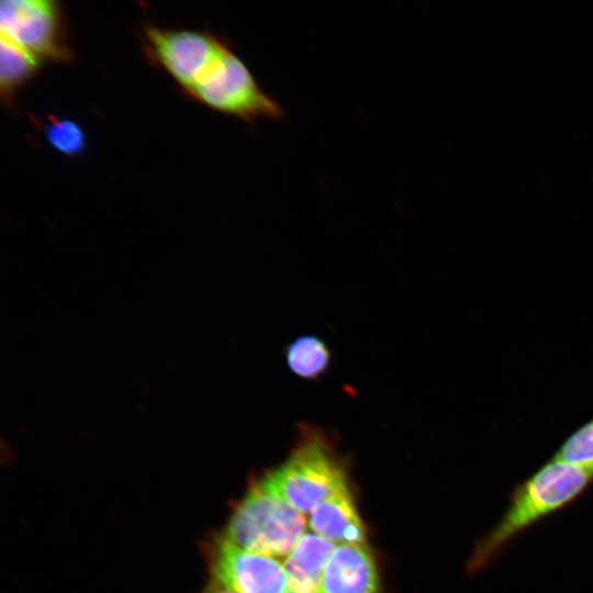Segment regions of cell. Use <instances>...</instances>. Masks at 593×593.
Listing matches in <instances>:
<instances>
[{
	"label": "cell",
	"instance_id": "2",
	"mask_svg": "<svg viewBox=\"0 0 593 593\" xmlns=\"http://www.w3.org/2000/svg\"><path fill=\"white\" fill-rule=\"evenodd\" d=\"M304 529L303 514L259 480L235 507L223 535L243 549L278 560L292 552Z\"/></svg>",
	"mask_w": 593,
	"mask_h": 593
},
{
	"label": "cell",
	"instance_id": "15",
	"mask_svg": "<svg viewBox=\"0 0 593 593\" xmlns=\"http://www.w3.org/2000/svg\"><path fill=\"white\" fill-rule=\"evenodd\" d=\"M201 593H236V592L212 580L210 584Z\"/></svg>",
	"mask_w": 593,
	"mask_h": 593
},
{
	"label": "cell",
	"instance_id": "9",
	"mask_svg": "<svg viewBox=\"0 0 593 593\" xmlns=\"http://www.w3.org/2000/svg\"><path fill=\"white\" fill-rule=\"evenodd\" d=\"M309 525L314 534L336 546H368L365 526L347 481L315 506L310 513Z\"/></svg>",
	"mask_w": 593,
	"mask_h": 593
},
{
	"label": "cell",
	"instance_id": "7",
	"mask_svg": "<svg viewBox=\"0 0 593 593\" xmlns=\"http://www.w3.org/2000/svg\"><path fill=\"white\" fill-rule=\"evenodd\" d=\"M212 580L236 593H287V577L279 560L232 542L223 534L204 545Z\"/></svg>",
	"mask_w": 593,
	"mask_h": 593
},
{
	"label": "cell",
	"instance_id": "12",
	"mask_svg": "<svg viewBox=\"0 0 593 593\" xmlns=\"http://www.w3.org/2000/svg\"><path fill=\"white\" fill-rule=\"evenodd\" d=\"M42 61L0 36V88L1 97L11 101L18 89L22 88L38 70Z\"/></svg>",
	"mask_w": 593,
	"mask_h": 593
},
{
	"label": "cell",
	"instance_id": "10",
	"mask_svg": "<svg viewBox=\"0 0 593 593\" xmlns=\"http://www.w3.org/2000/svg\"><path fill=\"white\" fill-rule=\"evenodd\" d=\"M335 547L314 533H304L282 563L287 593H321L324 570Z\"/></svg>",
	"mask_w": 593,
	"mask_h": 593
},
{
	"label": "cell",
	"instance_id": "13",
	"mask_svg": "<svg viewBox=\"0 0 593 593\" xmlns=\"http://www.w3.org/2000/svg\"><path fill=\"white\" fill-rule=\"evenodd\" d=\"M51 146L68 156L78 155L86 146V135L80 125L67 119L52 118L45 126Z\"/></svg>",
	"mask_w": 593,
	"mask_h": 593
},
{
	"label": "cell",
	"instance_id": "11",
	"mask_svg": "<svg viewBox=\"0 0 593 593\" xmlns=\"http://www.w3.org/2000/svg\"><path fill=\"white\" fill-rule=\"evenodd\" d=\"M284 358L293 374L305 380H316L328 370L332 355L322 338L307 334L288 344Z\"/></svg>",
	"mask_w": 593,
	"mask_h": 593
},
{
	"label": "cell",
	"instance_id": "5",
	"mask_svg": "<svg viewBox=\"0 0 593 593\" xmlns=\"http://www.w3.org/2000/svg\"><path fill=\"white\" fill-rule=\"evenodd\" d=\"M0 34L41 61L72 59L63 10L57 1L3 0Z\"/></svg>",
	"mask_w": 593,
	"mask_h": 593
},
{
	"label": "cell",
	"instance_id": "14",
	"mask_svg": "<svg viewBox=\"0 0 593 593\" xmlns=\"http://www.w3.org/2000/svg\"><path fill=\"white\" fill-rule=\"evenodd\" d=\"M555 457L593 470V419L569 436Z\"/></svg>",
	"mask_w": 593,
	"mask_h": 593
},
{
	"label": "cell",
	"instance_id": "4",
	"mask_svg": "<svg viewBox=\"0 0 593 593\" xmlns=\"http://www.w3.org/2000/svg\"><path fill=\"white\" fill-rule=\"evenodd\" d=\"M187 93L205 107L248 123L287 118L283 107L260 87L230 45Z\"/></svg>",
	"mask_w": 593,
	"mask_h": 593
},
{
	"label": "cell",
	"instance_id": "1",
	"mask_svg": "<svg viewBox=\"0 0 593 593\" xmlns=\"http://www.w3.org/2000/svg\"><path fill=\"white\" fill-rule=\"evenodd\" d=\"M593 482V470L553 457L513 490L501 518L477 542L468 570L486 569L523 532L569 505Z\"/></svg>",
	"mask_w": 593,
	"mask_h": 593
},
{
	"label": "cell",
	"instance_id": "3",
	"mask_svg": "<svg viewBox=\"0 0 593 593\" xmlns=\"http://www.w3.org/2000/svg\"><path fill=\"white\" fill-rule=\"evenodd\" d=\"M347 481L342 462L325 435L305 427L290 456L261 482L302 514Z\"/></svg>",
	"mask_w": 593,
	"mask_h": 593
},
{
	"label": "cell",
	"instance_id": "6",
	"mask_svg": "<svg viewBox=\"0 0 593 593\" xmlns=\"http://www.w3.org/2000/svg\"><path fill=\"white\" fill-rule=\"evenodd\" d=\"M147 54L186 92L201 78L228 43L209 32L147 25Z\"/></svg>",
	"mask_w": 593,
	"mask_h": 593
},
{
	"label": "cell",
	"instance_id": "8",
	"mask_svg": "<svg viewBox=\"0 0 593 593\" xmlns=\"http://www.w3.org/2000/svg\"><path fill=\"white\" fill-rule=\"evenodd\" d=\"M321 593H379V579L368 546L342 544L333 550Z\"/></svg>",
	"mask_w": 593,
	"mask_h": 593
}]
</instances>
